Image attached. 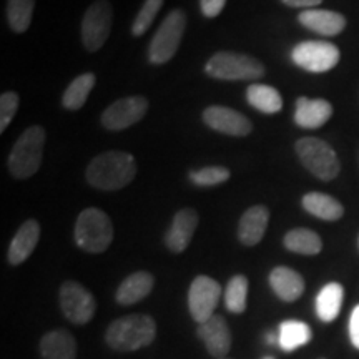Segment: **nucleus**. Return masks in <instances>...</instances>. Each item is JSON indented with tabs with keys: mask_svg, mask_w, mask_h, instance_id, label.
I'll list each match as a JSON object with an SVG mask.
<instances>
[{
	"mask_svg": "<svg viewBox=\"0 0 359 359\" xmlns=\"http://www.w3.org/2000/svg\"><path fill=\"white\" fill-rule=\"evenodd\" d=\"M137 175V161L132 154L120 150L97 155L88 163L85 178L97 190L116 191L133 182Z\"/></svg>",
	"mask_w": 359,
	"mask_h": 359,
	"instance_id": "f257e3e1",
	"label": "nucleus"
},
{
	"mask_svg": "<svg viewBox=\"0 0 359 359\" xmlns=\"http://www.w3.org/2000/svg\"><path fill=\"white\" fill-rule=\"evenodd\" d=\"M156 338V323L148 314H128L110 323L105 331V341L111 349L120 353L147 348Z\"/></svg>",
	"mask_w": 359,
	"mask_h": 359,
	"instance_id": "f03ea898",
	"label": "nucleus"
},
{
	"mask_svg": "<svg viewBox=\"0 0 359 359\" xmlns=\"http://www.w3.org/2000/svg\"><path fill=\"white\" fill-rule=\"evenodd\" d=\"M45 130L40 125L29 127L20 135L8 155V172L13 178L27 180L39 172L45 147Z\"/></svg>",
	"mask_w": 359,
	"mask_h": 359,
	"instance_id": "7ed1b4c3",
	"label": "nucleus"
},
{
	"mask_svg": "<svg viewBox=\"0 0 359 359\" xmlns=\"http://www.w3.org/2000/svg\"><path fill=\"white\" fill-rule=\"evenodd\" d=\"M75 241L87 253H103L114 241V223L98 208H85L75 224Z\"/></svg>",
	"mask_w": 359,
	"mask_h": 359,
	"instance_id": "20e7f679",
	"label": "nucleus"
},
{
	"mask_svg": "<svg viewBox=\"0 0 359 359\" xmlns=\"http://www.w3.org/2000/svg\"><path fill=\"white\" fill-rule=\"evenodd\" d=\"M205 72L218 80H258L264 67L258 58L236 52H218L206 62Z\"/></svg>",
	"mask_w": 359,
	"mask_h": 359,
	"instance_id": "39448f33",
	"label": "nucleus"
},
{
	"mask_svg": "<svg viewBox=\"0 0 359 359\" xmlns=\"http://www.w3.org/2000/svg\"><path fill=\"white\" fill-rule=\"evenodd\" d=\"M187 29L185 12L175 8L167 15V19L161 22L148 48V60L150 64L163 65L173 58L177 53L180 43H182L183 34Z\"/></svg>",
	"mask_w": 359,
	"mask_h": 359,
	"instance_id": "423d86ee",
	"label": "nucleus"
},
{
	"mask_svg": "<svg viewBox=\"0 0 359 359\" xmlns=\"http://www.w3.org/2000/svg\"><path fill=\"white\" fill-rule=\"evenodd\" d=\"M296 154L308 172L323 182L334 180L339 173V158L336 151L320 138L304 137L296 142Z\"/></svg>",
	"mask_w": 359,
	"mask_h": 359,
	"instance_id": "0eeeda50",
	"label": "nucleus"
},
{
	"mask_svg": "<svg viewBox=\"0 0 359 359\" xmlns=\"http://www.w3.org/2000/svg\"><path fill=\"white\" fill-rule=\"evenodd\" d=\"M114 8L109 0H95L82 19V42L88 52H97L110 37Z\"/></svg>",
	"mask_w": 359,
	"mask_h": 359,
	"instance_id": "6e6552de",
	"label": "nucleus"
},
{
	"mask_svg": "<svg viewBox=\"0 0 359 359\" xmlns=\"http://www.w3.org/2000/svg\"><path fill=\"white\" fill-rule=\"evenodd\" d=\"M291 58L303 70L323 74L338 65L341 53L334 43L325 40H308L296 45L291 52Z\"/></svg>",
	"mask_w": 359,
	"mask_h": 359,
	"instance_id": "1a4fd4ad",
	"label": "nucleus"
},
{
	"mask_svg": "<svg viewBox=\"0 0 359 359\" xmlns=\"http://www.w3.org/2000/svg\"><path fill=\"white\" fill-rule=\"evenodd\" d=\"M58 302L65 318L74 325H87L95 316V298L79 281H65L58 291Z\"/></svg>",
	"mask_w": 359,
	"mask_h": 359,
	"instance_id": "9d476101",
	"label": "nucleus"
},
{
	"mask_svg": "<svg viewBox=\"0 0 359 359\" xmlns=\"http://www.w3.org/2000/svg\"><path fill=\"white\" fill-rule=\"evenodd\" d=\"M219 296H222V286L218 281L206 275L196 276L188 291V308L193 320L198 325L208 321L218 306Z\"/></svg>",
	"mask_w": 359,
	"mask_h": 359,
	"instance_id": "9b49d317",
	"label": "nucleus"
},
{
	"mask_svg": "<svg viewBox=\"0 0 359 359\" xmlns=\"http://www.w3.org/2000/svg\"><path fill=\"white\" fill-rule=\"evenodd\" d=\"M148 110V100L145 97L120 98L102 114V125L111 132H120L132 125L138 123Z\"/></svg>",
	"mask_w": 359,
	"mask_h": 359,
	"instance_id": "f8f14e48",
	"label": "nucleus"
},
{
	"mask_svg": "<svg viewBox=\"0 0 359 359\" xmlns=\"http://www.w3.org/2000/svg\"><path fill=\"white\" fill-rule=\"evenodd\" d=\"M203 122L215 132L231 137H246L253 132V123L248 116L222 105L208 107L203 111Z\"/></svg>",
	"mask_w": 359,
	"mask_h": 359,
	"instance_id": "ddd939ff",
	"label": "nucleus"
},
{
	"mask_svg": "<svg viewBox=\"0 0 359 359\" xmlns=\"http://www.w3.org/2000/svg\"><path fill=\"white\" fill-rule=\"evenodd\" d=\"M196 333H198L200 339L205 343L206 351L212 354L213 358L223 359L230 353L233 343L231 331L222 314H213L208 321L201 323V325H198Z\"/></svg>",
	"mask_w": 359,
	"mask_h": 359,
	"instance_id": "4468645a",
	"label": "nucleus"
},
{
	"mask_svg": "<svg viewBox=\"0 0 359 359\" xmlns=\"http://www.w3.org/2000/svg\"><path fill=\"white\" fill-rule=\"evenodd\" d=\"M198 226V213L193 208H182L175 213L170 230L165 235V245L172 253H183L190 245Z\"/></svg>",
	"mask_w": 359,
	"mask_h": 359,
	"instance_id": "2eb2a0df",
	"label": "nucleus"
},
{
	"mask_svg": "<svg viewBox=\"0 0 359 359\" xmlns=\"http://www.w3.org/2000/svg\"><path fill=\"white\" fill-rule=\"evenodd\" d=\"M269 223V210L264 205H255L241 215L238 223V240L245 246H255L263 240Z\"/></svg>",
	"mask_w": 359,
	"mask_h": 359,
	"instance_id": "dca6fc26",
	"label": "nucleus"
},
{
	"mask_svg": "<svg viewBox=\"0 0 359 359\" xmlns=\"http://www.w3.org/2000/svg\"><path fill=\"white\" fill-rule=\"evenodd\" d=\"M298 20L303 27L326 37H334L346 27L344 15L333 11H321V8H306L299 13Z\"/></svg>",
	"mask_w": 359,
	"mask_h": 359,
	"instance_id": "f3484780",
	"label": "nucleus"
},
{
	"mask_svg": "<svg viewBox=\"0 0 359 359\" xmlns=\"http://www.w3.org/2000/svg\"><path fill=\"white\" fill-rule=\"evenodd\" d=\"M333 115V107L323 98H306L302 97L296 100L294 122L302 128H320Z\"/></svg>",
	"mask_w": 359,
	"mask_h": 359,
	"instance_id": "a211bd4d",
	"label": "nucleus"
},
{
	"mask_svg": "<svg viewBox=\"0 0 359 359\" xmlns=\"http://www.w3.org/2000/svg\"><path fill=\"white\" fill-rule=\"evenodd\" d=\"M39 238L40 224L37 219H27L25 223H22L15 236L12 238L11 246H8V263L13 264V266L24 263L34 253L35 246L39 243Z\"/></svg>",
	"mask_w": 359,
	"mask_h": 359,
	"instance_id": "6ab92c4d",
	"label": "nucleus"
},
{
	"mask_svg": "<svg viewBox=\"0 0 359 359\" xmlns=\"http://www.w3.org/2000/svg\"><path fill=\"white\" fill-rule=\"evenodd\" d=\"M155 286V278L151 273L148 271H137L125 278L120 283L118 290L115 293L116 303L122 304V306H130L142 299H145L148 294L151 293Z\"/></svg>",
	"mask_w": 359,
	"mask_h": 359,
	"instance_id": "aec40b11",
	"label": "nucleus"
},
{
	"mask_svg": "<svg viewBox=\"0 0 359 359\" xmlns=\"http://www.w3.org/2000/svg\"><path fill=\"white\" fill-rule=\"evenodd\" d=\"M269 285L281 302L293 303L302 298L304 280L298 271L288 266H276L269 273Z\"/></svg>",
	"mask_w": 359,
	"mask_h": 359,
	"instance_id": "412c9836",
	"label": "nucleus"
},
{
	"mask_svg": "<svg viewBox=\"0 0 359 359\" xmlns=\"http://www.w3.org/2000/svg\"><path fill=\"white\" fill-rule=\"evenodd\" d=\"M40 354L43 359H75L77 341L67 330H53L40 339Z\"/></svg>",
	"mask_w": 359,
	"mask_h": 359,
	"instance_id": "4be33fe9",
	"label": "nucleus"
},
{
	"mask_svg": "<svg viewBox=\"0 0 359 359\" xmlns=\"http://www.w3.org/2000/svg\"><path fill=\"white\" fill-rule=\"evenodd\" d=\"M303 208L313 217L325 219V222H336L344 215L343 205L326 193L311 191L303 196Z\"/></svg>",
	"mask_w": 359,
	"mask_h": 359,
	"instance_id": "5701e85b",
	"label": "nucleus"
},
{
	"mask_svg": "<svg viewBox=\"0 0 359 359\" xmlns=\"http://www.w3.org/2000/svg\"><path fill=\"white\" fill-rule=\"evenodd\" d=\"M246 100L253 109L266 115L278 114L283 109L281 93L275 87L263 83H251L246 90Z\"/></svg>",
	"mask_w": 359,
	"mask_h": 359,
	"instance_id": "b1692460",
	"label": "nucleus"
},
{
	"mask_svg": "<svg viewBox=\"0 0 359 359\" xmlns=\"http://www.w3.org/2000/svg\"><path fill=\"white\" fill-rule=\"evenodd\" d=\"M344 290L339 283H330L318 293L316 298V313L318 318L325 323H331L338 318L343 304Z\"/></svg>",
	"mask_w": 359,
	"mask_h": 359,
	"instance_id": "393cba45",
	"label": "nucleus"
},
{
	"mask_svg": "<svg viewBox=\"0 0 359 359\" xmlns=\"http://www.w3.org/2000/svg\"><path fill=\"white\" fill-rule=\"evenodd\" d=\"M286 250L293 251V253L299 255H318L323 248V241L318 233H314L308 228H294V230L288 231L283 240Z\"/></svg>",
	"mask_w": 359,
	"mask_h": 359,
	"instance_id": "a878e982",
	"label": "nucleus"
},
{
	"mask_svg": "<svg viewBox=\"0 0 359 359\" xmlns=\"http://www.w3.org/2000/svg\"><path fill=\"white\" fill-rule=\"evenodd\" d=\"M313 338L311 327L303 321H285L280 326V334H278V341L283 351H294V349L308 344Z\"/></svg>",
	"mask_w": 359,
	"mask_h": 359,
	"instance_id": "bb28decb",
	"label": "nucleus"
},
{
	"mask_svg": "<svg viewBox=\"0 0 359 359\" xmlns=\"http://www.w3.org/2000/svg\"><path fill=\"white\" fill-rule=\"evenodd\" d=\"M95 85V75L93 74H82L77 79L72 80L69 87L65 88L64 97H62V105L69 110L82 109L87 102V98Z\"/></svg>",
	"mask_w": 359,
	"mask_h": 359,
	"instance_id": "cd10ccee",
	"label": "nucleus"
},
{
	"mask_svg": "<svg viewBox=\"0 0 359 359\" xmlns=\"http://www.w3.org/2000/svg\"><path fill=\"white\" fill-rule=\"evenodd\" d=\"M248 303V278L243 275H235L228 281L224 290V306L230 313H245Z\"/></svg>",
	"mask_w": 359,
	"mask_h": 359,
	"instance_id": "c85d7f7f",
	"label": "nucleus"
},
{
	"mask_svg": "<svg viewBox=\"0 0 359 359\" xmlns=\"http://www.w3.org/2000/svg\"><path fill=\"white\" fill-rule=\"evenodd\" d=\"M35 0H7V20L13 32L24 34L30 27Z\"/></svg>",
	"mask_w": 359,
	"mask_h": 359,
	"instance_id": "c756f323",
	"label": "nucleus"
},
{
	"mask_svg": "<svg viewBox=\"0 0 359 359\" xmlns=\"http://www.w3.org/2000/svg\"><path fill=\"white\" fill-rule=\"evenodd\" d=\"M165 0H145L140 11H138L137 17H135L133 24H132V34L133 37H140L150 29L154 20L158 15L160 8L163 7Z\"/></svg>",
	"mask_w": 359,
	"mask_h": 359,
	"instance_id": "7c9ffc66",
	"label": "nucleus"
},
{
	"mask_svg": "<svg viewBox=\"0 0 359 359\" xmlns=\"http://www.w3.org/2000/svg\"><path fill=\"white\" fill-rule=\"evenodd\" d=\"M231 177L226 167H205L190 173V180L196 187H217Z\"/></svg>",
	"mask_w": 359,
	"mask_h": 359,
	"instance_id": "2f4dec72",
	"label": "nucleus"
},
{
	"mask_svg": "<svg viewBox=\"0 0 359 359\" xmlns=\"http://www.w3.org/2000/svg\"><path fill=\"white\" fill-rule=\"evenodd\" d=\"M20 98L15 92H4L0 97V133L6 132V128L11 125L13 115L19 110Z\"/></svg>",
	"mask_w": 359,
	"mask_h": 359,
	"instance_id": "473e14b6",
	"label": "nucleus"
},
{
	"mask_svg": "<svg viewBox=\"0 0 359 359\" xmlns=\"http://www.w3.org/2000/svg\"><path fill=\"white\" fill-rule=\"evenodd\" d=\"M224 4H226V0H200L201 12H203V15L208 17V19L218 17L219 13L223 12Z\"/></svg>",
	"mask_w": 359,
	"mask_h": 359,
	"instance_id": "72a5a7b5",
	"label": "nucleus"
},
{
	"mask_svg": "<svg viewBox=\"0 0 359 359\" xmlns=\"http://www.w3.org/2000/svg\"><path fill=\"white\" fill-rule=\"evenodd\" d=\"M349 336L354 348L359 349V304L353 309L351 318H349Z\"/></svg>",
	"mask_w": 359,
	"mask_h": 359,
	"instance_id": "f704fd0d",
	"label": "nucleus"
},
{
	"mask_svg": "<svg viewBox=\"0 0 359 359\" xmlns=\"http://www.w3.org/2000/svg\"><path fill=\"white\" fill-rule=\"evenodd\" d=\"M285 6L288 7H293V8H313L316 6H320V4L323 2V0H281Z\"/></svg>",
	"mask_w": 359,
	"mask_h": 359,
	"instance_id": "c9c22d12",
	"label": "nucleus"
},
{
	"mask_svg": "<svg viewBox=\"0 0 359 359\" xmlns=\"http://www.w3.org/2000/svg\"><path fill=\"white\" fill-rule=\"evenodd\" d=\"M264 359H273V358H264Z\"/></svg>",
	"mask_w": 359,
	"mask_h": 359,
	"instance_id": "e433bc0d",
	"label": "nucleus"
},
{
	"mask_svg": "<svg viewBox=\"0 0 359 359\" xmlns=\"http://www.w3.org/2000/svg\"><path fill=\"white\" fill-rule=\"evenodd\" d=\"M223 359H228V358H223Z\"/></svg>",
	"mask_w": 359,
	"mask_h": 359,
	"instance_id": "4c0bfd02",
	"label": "nucleus"
}]
</instances>
